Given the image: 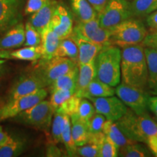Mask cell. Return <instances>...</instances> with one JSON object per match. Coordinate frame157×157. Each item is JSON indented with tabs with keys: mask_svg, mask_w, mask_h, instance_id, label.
Here are the masks:
<instances>
[{
	"mask_svg": "<svg viewBox=\"0 0 157 157\" xmlns=\"http://www.w3.org/2000/svg\"><path fill=\"white\" fill-rule=\"evenodd\" d=\"M99 145L92 141H87L86 144L77 147L76 154L83 157H98L99 156Z\"/></svg>",
	"mask_w": 157,
	"mask_h": 157,
	"instance_id": "cell-38",
	"label": "cell"
},
{
	"mask_svg": "<svg viewBox=\"0 0 157 157\" xmlns=\"http://www.w3.org/2000/svg\"><path fill=\"white\" fill-rule=\"evenodd\" d=\"M73 33L103 47L111 44V31L101 26L98 17L87 22H79L73 29Z\"/></svg>",
	"mask_w": 157,
	"mask_h": 157,
	"instance_id": "cell-9",
	"label": "cell"
},
{
	"mask_svg": "<svg viewBox=\"0 0 157 157\" xmlns=\"http://www.w3.org/2000/svg\"><path fill=\"white\" fill-rule=\"evenodd\" d=\"M95 106L96 112L101 113L107 120L117 121L127 113L128 108L118 97L114 95L109 97L90 98Z\"/></svg>",
	"mask_w": 157,
	"mask_h": 157,
	"instance_id": "cell-10",
	"label": "cell"
},
{
	"mask_svg": "<svg viewBox=\"0 0 157 157\" xmlns=\"http://www.w3.org/2000/svg\"><path fill=\"white\" fill-rule=\"evenodd\" d=\"M12 59L26 61H36L42 58V49L39 46H29L10 52Z\"/></svg>",
	"mask_w": 157,
	"mask_h": 157,
	"instance_id": "cell-27",
	"label": "cell"
},
{
	"mask_svg": "<svg viewBox=\"0 0 157 157\" xmlns=\"http://www.w3.org/2000/svg\"><path fill=\"white\" fill-rule=\"evenodd\" d=\"M103 132L108 138L112 140L119 148L125 145L135 143V141L131 140L124 135L115 121L111 120L105 121L103 128Z\"/></svg>",
	"mask_w": 157,
	"mask_h": 157,
	"instance_id": "cell-22",
	"label": "cell"
},
{
	"mask_svg": "<svg viewBox=\"0 0 157 157\" xmlns=\"http://www.w3.org/2000/svg\"><path fill=\"white\" fill-rule=\"evenodd\" d=\"M6 62V60H5V59H0V65L5 63Z\"/></svg>",
	"mask_w": 157,
	"mask_h": 157,
	"instance_id": "cell-50",
	"label": "cell"
},
{
	"mask_svg": "<svg viewBox=\"0 0 157 157\" xmlns=\"http://www.w3.org/2000/svg\"><path fill=\"white\" fill-rule=\"evenodd\" d=\"M78 50L77 44L72 37L71 34L69 36L60 39V44L57 49L55 56L65 57L71 59L74 62H78Z\"/></svg>",
	"mask_w": 157,
	"mask_h": 157,
	"instance_id": "cell-25",
	"label": "cell"
},
{
	"mask_svg": "<svg viewBox=\"0 0 157 157\" xmlns=\"http://www.w3.org/2000/svg\"><path fill=\"white\" fill-rule=\"evenodd\" d=\"M95 113V109L93 103H91V101L87 98H82L78 108L77 113L73 116H75L79 120L87 123L90 118L93 117Z\"/></svg>",
	"mask_w": 157,
	"mask_h": 157,
	"instance_id": "cell-32",
	"label": "cell"
},
{
	"mask_svg": "<svg viewBox=\"0 0 157 157\" xmlns=\"http://www.w3.org/2000/svg\"><path fill=\"white\" fill-rule=\"evenodd\" d=\"M71 122L72 136L76 146L78 147L87 143L90 136L87 124L78 119L75 116L70 117Z\"/></svg>",
	"mask_w": 157,
	"mask_h": 157,
	"instance_id": "cell-24",
	"label": "cell"
},
{
	"mask_svg": "<svg viewBox=\"0 0 157 157\" xmlns=\"http://www.w3.org/2000/svg\"><path fill=\"white\" fill-rule=\"evenodd\" d=\"M77 77H78V66L68 72V74L60 76L58 79L52 82L50 84L51 91L58 90H70L76 91V83H77Z\"/></svg>",
	"mask_w": 157,
	"mask_h": 157,
	"instance_id": "cell-26",
	"label": "cell"
},
{
	"mask_svg": "<svg viewBox=\"0 0 157 157\" xmlns=\"http://www.w3.org/2000/svg\"><path fill=\"white\" fill-rule=\"evenodd\" d=\"M118 146L105 135L100 146L99 157H116L118 156Z\"/></svg>",
	"mask_w": 157,
	"mask_h": 157,
	"instance_id": "cell-37",
	"label": "cell"
},
{
	"mask_svg": "<svg viewBox=\"0 0 157 157\" xmlns=\"http://www.w3.org/2000/svg\"><path fill=\"white\" fill-rule=\"evenodd\" d=\"M146 143L154 156H157V140L154 137V135L149 137Z\"/></svg>",
	"mask_w": 157,
	"mask_h": 157,
	"instance_id": "cell-45",
	"label": "cell"
},
{
	"mask_svg": "<svg viewBox=\"0 0 157 157\" xmlns=\"http://www.w3.org/2000/svg\"><path fill=\"white\" fill-rule=\"evenodd\" d=\"M0 59H11L9 50H0Z\"/></svg>",
	"mask_w": 157,
	"mask_h": 157,
	"instance_id": "cell-48",
	"label": "cell"
},
{
	"mask_svg": "<svg viewBox=\"0 0 157 157\" xmlns=\"http://www.w3.org/2000/svg\"><path fill=\"white\" fill-rule=\"evenodd\" d=\"M49 0H28L25 8V14H33L39 10Z\"/></svg>",
	"mask_w": 157,
	"mask_h": 157,
	"instance_id": "cell-40",
	"label": "cell"
},
{
	"mask_svg": "<svg viewBox=\"0 0 157 157\" xmlns=\"http://www.w3.org/2000/svg\"><path fill=\"white\" fill-rule=\"evenodd\" d=\"M148 107L157 118V95L149 96L148 99Z\"/></svg>",
	"mask_w": 157,
	"mask_h": 157,
	"instance_id": "cell-44",
	"label": "cell"
},
{
	"mask_svg": "<svg viewBox=\"0 0 157 157\" xmlns=\"http://www.w3.org/2000/svg\"><path fill=\"white\" fill-rule=\"evenodd\" d=\"M81 99L82 98L78 97L74 93L73 95L68 98L64 103H63L55 112L62 113L63 114L68 115V117L75 115L77 113Z\"/></svg>",
	"mask_w": 157,
	"mask_h": 157,
	"instance_id": "cell-33",
	"label": "cell"
},
{
	"mask_svg": "<svg viewBox=\"0 0 157 157\" xmlns=\"http://www.w3.org/2000/svg\"><path fill=\"white\" fill-rule=\"evenodd\" d=\"M115 95V88L104 83L97 78L90 82L82 94V98H101L109 97Z\"/></svg>",
	"mask_w": 157,
	"mask_h": 157,
	"instance_id": "cell-21",
	"label": "cell"
},
{
	"mask_svg": "<svg viewBox=\"0 0 157 157\" xmlns=\"http://www.w3.org/2000/svg\"><path fill=\"white\" fill-rule=\"evenodd\" d=\"M64 117L65 114L62 113H54V118L52 123V137L55 143H58L61 141Z\"/></svg>",
	"mask_w": 157,
	"mask_h": 157,
	"instance_id": "cell-36",
	"label": "cell"
},
{
	"mask_svg": "<svg viewBox=\"0 0 157 157\" xmlns=\"http://www.w3.org/2000/svg\"><path fill=\"white\" fill-rule=\"evenodd\" d=\"M20 18L17 0H0V31L17 24Z\"/></svg>",
	"mask_w": 157,
	"mask_h": 157,
	"instance_id": "cell-14",
	"label": "cell"
},
{
	"mask_svg": "<svg viewBox=\"0 0 157 157\" xmlns=\"http://www.w3.org/2000/svg\"><path fill=\"white\" fill-rule=\"evenodd\" d=\"M46 86L48 85L39 71L25 74L21 76L11 88L9 101L29 95Z\"/></svg>",
	"mask_w": 157,
	"mask_h": 157,
	"instance_id": "cell-11",
	"label": "cell"
},
{
	"mask_svg": "<svg viewBox=\"0 0 157 157\" xmlns=\"http://www.w3.org/2000/svg\"><path fill=\"white\" fill-rule=\"evenodd\" d=\"M133 15L131 5L127 0H109L103 10L99 13L100 25L104 29H111Z\"/></svg>",
	"mask_w": 157,
	"mask_h": 157,
	"instance_id": "cell-6",
	"label": "cell"
},
{
	"mask_svg": "<svg viewBox=\"0 0 157 157\" xmlns=\"http://www.w3.org/2000/svg\"><path fill=\"white\" fill-rule=\"evenodd\" d=\"M77 66V63L74 62L71 59L55 56L50 60L45 63V66L39 71L47 85L50 86L56 79L68 74Z\"/></svg>",
	"mask_w": 157,
	"mask_h": 157,
	"instance_id": "cell-12",
	"label": "cell"
},
{
	"mask_svg": "<svg viewBox=\"0 0 157 157\" xmlns=\"http://www.w3.org/2000/svg\"><path fill=\"white\" fill-rule=\"evenodd\" d=\"M71 36L77 44L78 55L77 65L86 64L95 60L98 54L103 48L101 45L78 36L72 32Z\"/></svg>",
	"mask_w": 157,
	"mask_h": 157,
	"instance_id": "cell-15",
	"label": "cell"
},
{
	"mask_svg": "<svg viewBox=\"0 0 157 157\" xmlns=\"http://www.w3.org/2000/svg\"><path fill=\"white\" fill-rule=\"evenodd\" d=\"M48 95L47 90L42 88L36 92L22 96L13 101H8L0 109V121L13 118L25 110L30 109L40 101L44 100Z\"/></svg>",
	"mask_w": 157,
	"mask_h": 157,
	"instance_id": "cell-8",
	"label": "cell"
},
{
	"mask_svg": "<svg viewBox=\"0 0 157 157\" xmlns=\"http://www.w3.org/2000/svg\"><path fill=\"white\" fill-rule=\"evenodd\" d=\"M146 22L153 32L157 31V10L148 15Z\"/></svg>",
	"mask_w": 157,
	"mask_h": 157,
	"instance_id": "cell-43",
	"label": "cell"
},
{
	"mask_svg": "<svg viewBox=\"0 0 157 157\" xmlns=\"http://www.w3.org/2000/svg\"><path fill=\"white\" fill-rule=\"evenodd\" d=\"M115 122L124 135L135 142L146 143L157 132V123L148 113L137 114L129 109Z\"/></svg>",
	"mask_w": 157,
	"mask_h": 157,
	"instance_id": "cell-2",
	"label": "cell"
},
{
	"mask_svg": "<svg viewBox=\"0 0 157 157\" xmlns=\"http://www.w3.org/2000/svg\"><path fill=\"white\" fill-rule=\"evenodd\" d=\"M148 77L146 89L152 95H157V49L144 48Z\"/></svg>",
	"mask_w": 157,
	"mask_h": 157,
	"instance_id": "cell-19",
	"label": "cell"
},
{
	"mask_svg": "<svg viewBox=\"0 0 157 157\" xmlns=\"http://www.w3.org/2000/svg\"><path fill=\"white\" fill-rule=\"evenodd\" d=\"M97 13H101L106 6L109 0H87Z\"/></svg>",
	"mask_w": 157,
	"mask_h": 157,
	"instance_id": "cell-42",
	"label": "cell"
},
{
	"mask_svg": "<svg viewBox=\"0 0 157 157\" xmlns=\"http://www.w3.org/2000/svg\"><path fill=\"white\" fill-rule=\"evenodd\" d=\"M25 26L23 23H17L11 27L0 37V50H10L24 44Z\"/></svg>",
	"mask_w": 157,
	"mask_h": 157,
	"instance_id": "cell-16",
	"label": "cell"
},
{
	"mask_svg": "<svg viewBox=\"0 0 157 157\" xmlns=\"http://www.w3.org/2000/svg\"><path fill=\"white\" fill-rule=\"evenodd\" d=\"M49 25L60 39L69 36L73 32V21L71 17L67 10L61 5L57 6Z\"/></svg>",
	"mask_w": 157,
	"mask_h": 157,
	"instance_id": "cell-13",
	"label": "cell"
},
{
	"mask_svg": "<svg viewBox=\"0 0 157 157\" xmlns=\"http://www.w3.org/2000/svg\"><path fill=\"white\" fill-rule=\"evenodd\" d=\"M25 148V143L18 139L10 137L5 144L0 146V157L19 156Z\"/></svg>",
	"mask_w": 157,
	"mask_h": 157,
	"instance_id": "cell-29",
	"label": "cell"
},
{
	"mask_svg": "<svg viewBox=\"0 0 157 157\" xmlns=\"http://www.w3.org/2000/svg\"><path fill=\"white\" fill-rule=\"evenodd\" d=\"M121 49V82L146 91L148 68L144 47L138 44Z\"/></svg>",
	"mask_w": 157,
	"mask_h": 157,
	"instance_id": "cell-1",
	"label": "cell"
},
{
	"mask_svg": "<svg viewBox=\"0 0 157 157\" xmlns=\"http://www.w3.org/2000/svg\"><path fill=\"white\" fill-rule=\"evenodd\" d=\"M55 110L48 101H40L30 109L16 116L21 122L41 129H48L52 123Z\"/></svg>",
	"mask_w": 157,
	"mask_h": 157,
	"instance_id": "cell-5",
	"label": "cell"
},
{
	"mask_svg": "<svg viewBox=\"0 0 157 157\" xmlns=\"http://www.w3.org/2000/svg\"><path fill=\"white\" fill-rule=\"evenodd\" d=\"M118 156L123 157H145L149 156V153L144 147L135 142L125 145L119 148Z\"/></svg>",
	"mask_w": 157,
	"mask_h": 157,
	"instance_id": "cell-31",
	"label": "cell"
},
{
	"mask_svg": "<svg viewBox=\"0 0 157 157\" xmlns=\"http://www.w3.org/2000/svg\"><path fill=\"white\" fill-rule=\"evenodd\" d=\"M96 78L95 60L78 66V77L75 94L82 98V94L94 78Z\"/></svg>",
	"mask_w": 157,
	"mask_h": 157,
	"instance_id": "cell-20",
	"label": "cell"
},
{
	"mask_svg": "<svg viewBox=\"0 0 157 157\" xmlns=\"http://www.w3.org/2000/svg\"><path fill=\"white\" fill-rule=\"evenodd\" d=\"M10 137L7 133L3 130L2 127L0 126V146H2L10 139Z\"/></svg>",
	"mask_w": 157,
	"mask_h": 157,
	"instance_id": "cell-46",
	"label": "cell"
},
{
	"mask_svg": "<svg viewBox=\"0 0 157 157\" xmlns=\"http://www.w3.org/2000/svg\"><path fill=\"white\" fill-rule=\"evenodd\" d=\"M41 36L42 42L40 45L42 49V59L43 62L46 63L55 57V54L60 44V39L55 34L50 25H48L42 31Z\"/></svg>",
	"mask_w": 157,
	"mask_h": 157,
	"instance_id": "cell-17",
	"label": "cell"
},
{
	"mask_svg": "<svg viewBox=\"0 0 157 157\" xmlns=\"http://www.w3.org/2000/svg\"><path fill=\"white\" fill-rule=\"evenodd\" d=\"M71 5L80 22H87L97 17V12L87 0H71Z\"/></svg>",
	"mask_w": 157,
	"mask_h": 157,
	"instance_id": "cell-23",
	"label": "cell"
},
{
	"mask_svg": "<svg viewBox=\"0 0 157 157\" xmlns=\"http://www.w3.org/2000/svg\"><path fill=\"white\" fill-rule=\"evenodd\" d=\"M4 104H5V103H3V101H2V99H0V109H1L2 106Z\"/></svg>",
	"mask_w": 157,
	"mask_h": 157,
	"instance_id": "cell-51",
	"label": "cell"
},
{
	"mask_svg": "<svg viewBox=\"0 0 157 157\" xmlns=\"http://www.w3.org/2000/svg\"><path fill=\"white\" fill-rule=\"evenodd\" d=\"M61 141L63 143L68 156H74L76 154L77 146L74 143L71 132V122L70 117L65 114L63 127Z\"/></svg>",
	"mask_w": 157,
	"mask_h": 157,
	"instance_id": "cell-28",
	"label": "cell"
},
{
	"mask_svg": "<svg viewBox=\"0 0 157 157\" xmlns=\"http://www.w3.org/2000/svg\"><path fill=\"white\" fill-rule=\"evenodd\" d=\"M111 43L121 48L128 45L141 44L148 35L144 25L140 21L127 19L109 29Z\"/></svg>",
	"mask_w": 157,
	"mask_h": 157,
	"instance_id": "cell-4",
	"label": "cell"
},
{
	"mask_svg": "<svg viewBox=\"0 0 157 157\" xmlns=\"http://www.w3.org/2000/svg\"><path fill=\"white\" fill-rule=\"evenodd\" d=\"M106 118L101 113L96 112L88 121L87 127L90 133H98L103 132V128L106 121Z\"/></svg>",
	"mask_w": 157,
	"mask_h": 157,
	"instance_id": "cell-39",
	"label": "cell"
},
{
	"mask_svg": "<svg viewBox=\"0 0 157 157\" xmlns=\"http://www.w3.org/2000/svg\"><path fill=\"white\" fill-rule=\"evenodd\" d=\"M115 94L128 109L137 114L148 113L149 96L144 90L121 82L115 88Z\"/></svg>",
	"mask_w": 157,
	"mask_h": 157,
	"instance_id": "cell-7",
	"label": "cell"
},
{
	"mask_svg": "<svg viewBox=\"0 0 157 157\" xmlns=\"http://www.w3.org/2000/svg\"><path fill=\"white\" fill-rule=\"evenodd\" d=\"M121 50L114 44L103 47L95 58L96 78L111 87L121 82Z\"/></svg>",
	"mask_w": 157,
	"mask_h": 157,
	"instance_id": "cell-3",
	"label": "cell"
},
{
	"mask_svg": "<svg viewBox=\"0 0 157 157\" xmlns=\"http://www.w3.org/2000/svg\"><path fill=\"white\" fill-rule=\"evenodd\" d=\"M25 42L24 46H39L42 42L41 34L31 25L30 22H27L25 25Z\"/></svg>",
	"mask_w": 157,
	"mask_h": 157,
	"instance_id": "cell-34",
	"label": "cell"
},
{
	"mask_svg": "<svg viewBox=\"0 0 157 157\" xmlns=\"http://www.w3.org/2000/svg\"><path fill=\"white\" fill-rule=\"evenodd\" d=\"M141 44L144 48L157 49V31L152 32L151 34H148Z\"/></svg>",
	"mask_w": 157,
	"mask_h": 157,
	"instance_id": "cell-41",
	"label": "cell"
},
{
	"mask_svg": "<svg viewBox=\"0 0 157 157\" xmlns=\"http://www.w3.org/2000/svg\"><path fill=\"white\" fill-rule=\"evenodd\" d=\"M57 6L58 4L56 1L49 0L46 5H44V7H42L36 13H33L30 23L40 34L44 30V29L50 24Z\"/></svg>",
	"mask_w": 157,
	"mask_h": 157,
	"instance_id": "cell-18",
	"label": "cell"
},
{
	"mask_svg": "<svg viewBox=\"0 0 157 157\" xmlns=\"http://www.w3.org/2000/svg\"><path fill=\"white\" fill-rule=\"evenodd\" d=\"M6 73H7V67L4 66V63L1 64L0 65V77L3 76Z\"/></svg>",
	"mask_w": 157,
	"mask_h": 157,
	"instance_id": "cell-49",
	"label": "cell"
},
{
	"mask_svg": "<svg viewBox=\"0 0 157 157\" xmlns=\"http://www.w3.org/2000/svg\"><path fill=\"white\" fill-rule=\"evenodd\" d=\"M60 153L59 152L58 149L56 148V147L51 146L50 148H48V156H60Z\"/></svg>",
	"mask_w": 157,
	"mask_h": 157,
	"instance_id": "cell-47",
	"label": "cell"
},
{
	"mask_svg": "<svg viewBox=\"0 0 157 157\" xmlns=\"http://www.w3.org/2000/svg\"><path fill=\"white\" fill-rule=\"evenodd\" d=\"M130 5L132 14L138 17L148 15L157 10V0H134Z\"/></svg>",
	"mask_w": 157,
	"mask_h": 157,
	"instance_id": "cell-30",
	"label": "cell"
},
{
	"mask_svg": "<svg viewBox=\"0 0 157 157\" xmlns=\"http://www.w3.org/2000/svg\"><path fill=\"white\" fill-rule=\"evenodd\" d=\"M74 93H75V91L74 90L63 89H58L51 91L50 102L55 111L63 103H64L68 98L73 95Z\"/></svg>",
	"mask_w": 157,
	"mask_h": 157,
	"instance_id": "cell-35",
	"label": "cell"
},
{
	"mask_svg": "<svg viewBox=\"0 0 157 157\" xmlns=\"http://www.w3.org/2000/svg\"><path fill=\"white\" fill-rule=\"evenodd\" d=\"M154 137L156 139V140H157V132H156V133H155V134L154 135Z\"/></svg>",
	"mask_w": 157,
	"mask_h": 157,
	"instance_id": "cell-52",
	"label": "cell"
}]
</instances>
